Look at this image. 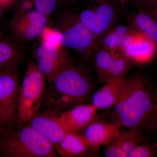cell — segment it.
Segmentation results:
<instances>
[{
    "label": "cell",
    "instance_id": "7c38bea8",
    "mask_svg": "<svg viewBox=\"0 0 157 157\" xmlns=\"http://www.w3.org/2000/svg\"><path fill=\"white\" fill-rule=\"evenodd\" d=\"M121 128L119 124L112 121L95 119L84 129L82 135L97 153L101 146H105L119 136L121 132Z\"/></svg>",
    "mask_w": 157,
    "mask_h": 157
},
{
    "label": "cell",
    "instance_id": "7a4b0ae2",
    "mask_svg": "<svg viewBox=\"0 0 157 157\" xmlns=\"http://www.w3.org/2000/svg\"><path fill=\"white\" fill-rule=\"evenodd\" d=\"M42 104L44 112H62L92 99L94 82L89 73L73 62L63 68L48 80Z\"/></svg>",
    "mask_w": 157,
    "mask_h": 157
},
{
    "label": "cell",
    "instance_id": "f546056e",
    "mask_svg": "<svg viewBox=\"0 0 157 157\" xmlns=\"http://www.w3.org/2000/svg\"><path fill=\"white\" fill-rule=\"evenodd\" d=\"M157 132V117L156 118V120L155 124V125L154 127V129Z\"/></svg>",
    "mask_w": 157,
    "mask_h": 157
},
{
    "label": "cell",
    "instance_id": "4316f807",
    "mask_svg": "<svg viewBox=\"0 0 157 157\" xmlns=\"http://www.w3.org/2000/svg\"><path fill=\"white\" fill-rule=\"evenodd\" d=\"M115 1H116V0H92V2L97 3V4H101V3L109 2Z\"/></svg>",
    "mask_w": 157,
    "mask_h": 157
},
{
    "label": "cell",
    "instance_id": "52a82bcc",
    "mask_svg": "<svg viewBox=\"0 0 157 157\" xmlns=\"http://www.w3.org/2000/svg\"><path fill=\"white\" fill-rule=\"evenodd\" d=\"M20 84L17 70L0 73V129L17 122Z\"/></svg>",
    "mask_w": 157,
    "mask_h": 157
},
{
    "label": "cell",
    "instance_id": "2e32d148",
    "mask_svg": "<svg viewBox=\"0 0 157 157\" xmlns=\"http://www.w3.org/2000/svg\"><path fill=\"white\" fill-rule=\"evenodd\" d=\"M55 148L57 154L64 157L91 156L97 153L83 135L78 132H68Z\"/></svg>",
    "mask_w": 157,
    "mask_h": 157
},
{
    "label": "cell",
    "instance_id": "83f0119b",
    "mask_svg": "<svg viewBox=\"0 0 157 157\" xmlns=\"http://www.w3.org/2000/svg\"><path fill=\"white\" fill-rule=\"evenodd\" d=\"M62 1L66 4L70 5V4H73L75 3L77 0H62Z\"/></svg>",
    "mask_w": 157,
    "mask_h": 157
},
{
    "label": "cell",
    "instance_id": "cb8c5ba5",
    "mask_svg": "<svg viewBox=\"0 0 157 157\" xmlns=\"http://www.w3.org/2000/svg\"><path fill=\"white\" fill-rule=\"evenodd\" d=\"M141 9L148 12L157 20V0H151Z\"/></svg>",
    "mask_w": 157,
    "mask_h": 157
},
{
    "label": "cell",
    "instance_id": "8992f818",
    "mask_svg": "<svg viewBox=\"0 0 157 157\" xmlns=\"http://www.w3.org/2000/svg\"><path fill=\"white\" fill-rule=\"evenodd\" d=\"M123 8L116 1L101 4L93 3L92 6L76 13L81 22L92 33L100 44L104 34L122 17Z\"/></svg>",
    "mask_w": 157,
    "mask_h": 157
},
{
    "label": "cell",
    "instance_id": "7402d4cb",
    "mask_svg": "<svg viewBox=\"0 0 157 157\" xmlns=\"http://www.w3.org/2000/svg\"><path fill=\"white\" fill-rule=\"evenodd\" d=\"M156 153V149L154 147L144 142L135 147L129 153L128 157H154Z\"/></svg>",
    "mask_w": 157,
    "mask_h": 157
},
{
    "label": "cell",
    "instance_id": "44dd1931",
    "mask_svg": "<svg viewBox=\"0 0 157 157\" xmlns=\"http://www.w3.org/2000/svg\"><path fill=\"white\" fill-rule=\"evenodd\" d=\"M34 9L48 16L56 10L61 0H32ZM62 1V0H61Z\"/></svg>",
    "mask_w": 157,
    "mask_h": 157
},
{
    "label": "cell",
    "instance_id": "d4e9b609",
    "mask_svg": "<svg viewBox=\"0 0 157 157\" xmlns=\"http://www.w3.org/2000/svg\"><path fill=\"white\" fill-rule=\"evenodd\" d=\"M151 0H124L126 2L131 6L135 7L137 10L143 9L147 3Z\"/></svg>",
    "mask_w": 157,
    "mask_h": 157
},
{
    "label": "cell",
    "instance_id": "5bb4252c",
    "mask_svg": "<svg viewBox=\"0 0 157 157\" xmlns=\"http://www.w3.org/2000/svg\"><path fill=\"white\" fill-rule=\"evenodd\" d=\"M137 33L130 26L116 24L109 29L101 38L100 45L102 48L123 53Z\"/></svg>",
    "mask_w": 157,
    "mask_h": 157
},
{
    "label": "cell",
    "instance_id": "e0dca14e",
    "mask_svg": "<svg viewBox=\"0 0 157 157\" xmlns=\"http://www.w3.org/2000/svg\"><path fill=\"white\" fill-rule=\"evenodd\" d=\"M127 78L111 79L93 93L91 104L99 109H107L114 106L119 98Z\"/></svg>",
    "mask_w": 157,
    "mask_h": 157
},
{
    "label": "cell",
    "instance_id": "4fadbf2b",
    "mask_svg": "<svg viewBox=\"0 0 157 157\" xmlns=\"http://www.w3.org/2000/svg\"><path fill=\"white\" fill-rule=\"evenodd\" d=\"M55 147L68 133L52 114L44 112L38 113L27 124Z\"/></svg>",
    "mask_w": 157,
    "mask_h": 157
},
{
    "label": "cell",
    "instance_id": "ac0fdd59",
    "mask_svg": "<svg viewBox=\"0 0 157 157\" xmlns=\"http://www.w3.org/2000/svg\"><path fill=\"white\" fill-rule=\"evenodd\" d=\"M14 38L0 33V73L17 70L23 58V51Z\"/></svg>",
    "mask_w": 157,
    "mask_h": 157
},
{
    "label": "cell",
    "instance_id": "9c48e42d",
    "mask_svg": "<svg viewBox=\"0 0 157 157\" xmlns=\"http://www.w3.org/2000/svg\"><path fill=\"white\" fill-rule=\"evenodd\" d=\"M35 63L47 80L73 62L66 48L41 41L33 52Z\"/></svg>",
    "mask_w": 157,
    "mask_h": 157
},
{
    "label": "cell",
    "instance_id": "8fae6325",
    "mask_svg": "<svg viewBox=\"0 0 157 157\" xmlns=\"http://www.w3.org/2000/svg\"><path fill=\"white\" fill-rule=\"evenodd\" d=\"M98 109L91 103L77 105L71 109L49 113L60 122L68 132H78L96 119Z\"/></svg>",
    "mask_w": 157,
    "mask_h": 157
},
{
    "label": "cell",
    "instance_id": "484cf974",
    "mask_svg": "<svg viewBox=\"0 0 157 157\" xmlns=\"http://www.w3.org/2000/svg\"><path fill=\"white\" fill-rule=\"evenodd\" d=\"M16 0H0V6L4 10L9 8Z\"/></svg>",
    "mask_w": 157,
    "mask_h": 157
},
{
    "label": "cell",
    "instance_id": "6da1fadb",
    "mask_svg": "<svg viewBox=\"0 0 157 157\" xmlns=\"http://www.w3.org/2000/svg\"><path fill=\"white\" fill-rule=\"evenodd\" d=\"M157 117V92L143 76L127 77L111 115L121 127L154 130Z\"/></svg>",
    "mask_w": 157,
    "mask_h": 157
},
{
    "label": "cell",
    "instance_id": "ffe728a7",
    "mask_svg": "<svg viewBox=\"0 0 157 157\" xmlns=\"http://www.w3.org/2000/svg\"><path fill=\"white\" fill-rule=\"evenodd\" d=\"M119 137L121 147V157H128L135 147L144 142L143 129L137 127L129 128L126 132L121 131Z\"/></svg>",
    "mask_w": 157,
    "mask_h": 157
},
{
    "label": "cell",
    "instance_id": "f1b7e54d",
    "mask_svg": "<svg viewBox=\"0 0 157 157\" xmlns=\"http://www.w3.org/2000/svg\"><path fill=\"white\" fill-rule=\"evenodd\" d=\"M4 9L0 6V22L2 21V19L3 11H4Z\"/></svg>",
    "mask_w": 157,
    "mask_h": 157
},
{
    "label": "cell",
    "instance_id": "5b68a950",
    "mask_svg": "<svg viewBox=\"0 0 157 157\" xmlns=\"http://www.w3.org/2000/svg\"><path fill=\"white\" fill-rule=\"evenodd\" d=\"M59 41L63 46L76 51L83 59L91 61L94 52L100 47L98 39L81 22L77 13L68 11L60 21Z\"/></svg>",
    "mask_w": 157,
    "mask_h": 157
},
{
    "label": "cell",
    "instance_id": "30bf717a",
    "mask_svg": "<svg viewBox=\"0 0 157 157\" xmlns=\"http://www.w3.org/2000/svg\"><path fill=\"white\" fill-rule=\"evenodd\" d=\"M48 17L35 9L17 11L11 21L10 29L17 41L27 42L40 37L47 27Z\"/></svg>",
    "mask_w": 157,
    "mask_h": 157
},
{
    "label": "cell",
    "instance_id": "603a6c76",
    "mask_svg": "<svg viewBox=\"0 0 157 157\" xmlns=\"http://www.w3.org/2000/svg\"><path fill=\"white\" fill-rule=\"evenodd\" d=\"M119 136L104 146V154L105 157H121V147Z\"/></svg>",
    "mask_w": 157,
    "mask_h": 157
},
{
    "label": "cell",
    "instance_id": "9a60e30c",
    "mask_svg": "<svg viewBox=\"0 0 157 157\" xmlns=\"http://www.w3.org/2000/svg\"><path fill=\"white\" fill-rule=\"evenodd\" d=\"M157 53L156 44L138 32L123 52L132 64L139 65L151 61Z\"/></svg>",
    "mask_w": 157,
    "mask_h": 157
},
{
    "label": "cell",
    "instance_id": "4dcf8cb0",
    "mask_svg": "<svg viewBox=\"0 0 157 157\" xmlns=\"http://www.w3.org/2000/svg\"><path fill=\"white\" fill-rule=\"evenodd\" d=\"M0 157H3L2 155H1V153H0Z\"/></svg>",
    "mask_w": 157,
    "mask_h": 157
},
{
    "label": "cell",
    "instance_id": "277c9868",
    "mask_svg": "<svg viewBox=\"0 0 157 157\" xmlns=\"http://www.w3.org/2000/svg\"><path fill=\"white\" fill-rule=\"evenodd\" d=\"M46 79L35 62H29L20 86L17 119L18 128L25 125L39 113L42 105Z\"/></svg>",
    "mask_w": 157,
    "mask_h": 157
},
{
    "label": "cell",
    "instance_id": "ba28073f",
    "mask_svg": "<svg viewBox=\"0 0 157 157\" xmlns=\"http://www.w3.org/2000/svg\"><path fill=\"white\" fill-rule=\"evenodd\" d=\"M91 62L99 80L104 83L114 78H127L133 64L121 52L110 51L101 46L94 52Z\"/></svg>",
    "mask_w": 157,
    "mask_h": 157
},
{
    "label": "cell",
    "instance_id": "d6986e66",
    "mask_svg": "<svg viewBox=\"0 0 157 157\" xmlns=\"http://www.w3.org/2000/svg\"><path fill=\"white\" fill-rule=\"evenodd\" d=\"M126 20L128 25L157 45V20L149 13L139 9L127 14Z\"/></svg>",
    "mask_w": 157,
    "mask_h": 157
},
{
    "label": "cell",
    "instance_id": "3957f363",
    "mask_svg": "<svg viewBox=\"0 0 157 157\" xmlns=\"http://www.w3.org/2000/svg\"><path fill=\"white\" fill-rule=\"evenodd\" d=\"M0 153L9 157H56L55 147L28 124L0 139Z\"/></svg>",
    "mask_w": 157,
    "mask_h": 157
}]
</instances>
